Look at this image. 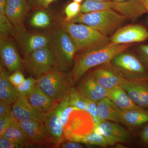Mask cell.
<instances>
[{"label":"cell","instance_id":"obj_1","mask_svg":"<svg viewBox=\"0 0 148 148\" xmlns=\"http://www.w3.org/2000/svg\"><path fill=\"white\" fill-rule=\"evenodd\" d=\"M133 45L110 43L103 47L79 53L75 56L73 69L69 74L72 82L79 81L90 69L110 63L115 56Z\"/></svg>","mask_w":148,"mask_h":148},{"label":"cell","instance_id":"obj_2","mask_svg":"<svg viewBox=\"0 0 148 148\" xmlns=\"http://www.w3.org/2000/svg\"><path fill=\"white\" fill-rule=\"evenodd\" d=\"M60 27L69 34L79 53L103 47L110 43L108 37L86 24L64 20Z\"/></svg>","mask_w":148,"mask_h":148},{"label":"cell","instance_id":"obj_3","mask_svg":"<svg viewBox=\"0 0 148 148\" xmlns=\"http://www.w3.org/2000/svg\"><path fill=\"white\" fill-rule=\"evenodd\" d=\"M127 20L125 17L114 11L103 10L86 13L81 12L70 21L86 24L108 36Z\"/></svg>","mask_w":148,"mask_h":148},{"label":"cell","instance_id":"obj_4","mask_svg":"<svg viewBox=\"0 0 148 148\" xmlns=\"http://www.w3.org/2000/svg\"><path fill=\"white\" fill-rule=\"evenodd\" d=\"M103 10L114 11L127 19H136L147 12L142 0H111L105 2L85 0L82 5V13Z\"/></svg>","mask_w":148,"mask_h":148},{"label":"cell","instance_id":"obj_5","mask_svg":"<svg viewBox=\"0 0 148 148\" xmlns=\"http://www.w3.org/2000/svg\"><path fill=\"white\" fill-rule=\"evenodd\" d=\"M36 84L40 88L54 101L61 102L71 88L69 74L61 70L51 71L38 77Z\"/></svg>","mask_w":148,"mask_h":148},{"label":"cell","instance_id":"obj_6","mask_svg":"<svg viewBox=\"0 0 148 148\" xmlns=\"http://www.w3.org/2000/svg\"><path fill=\"white\" fill-rule=\"evenodd\" d=\"M52 48L58 68L64 71L73 63L77 51L70 36L60 27L56 28L51 36Z\"/></svg>","mask_w":148,"mask_h":148},{"label":"cell","instance_id":"obj_7","mask_svg":"<svg viewBox=\"0 0 148 148\" xmlns=\"http://www.w3.org/2000/svg\"><path fill=\"white\" fill-rule=\"evenodd\" d=\"M22 64L31 75L36 78L53 70H60L51 45L33 51L24 57Z\"/></svg>","mask_w":148,"mask_h":148},{"label":"cell","instance_id":"obj_8","mask_svg":"<svg viewBox=\"0 0 148 148\" xmlns=\"http://www.w3.org/2000/svg\"><path fill=\"white\" fill-rule=\"evenodd\" d=\"M95 123L91 115L86 111L77 108L69 115L63 128L64 140L90 134L94 131Z\"/></svg>","mask_w":148,"mask_h":148},{"label":"cell","instance_id":"obj_9","mask_svg":"<svg viewBox=\"0 0 148 148\" xmlns=\"http://www.w3.org/2000/svg\"><path fill=\"white\" fill-rule=\"evenodd\" d=\"M110 63L121 75L148 80V72L143 63L132 53L123 51L115 56Z\"/></svg>","mask_w":148,"mask_h":148},{"label":"cell","instance_id":"obj_10","mask_svg":"<svg viewBox=\"0 0 148 148\" xmlns=\"http://www.w3.org/2000/svg\"><path fill=\"white\" fill-rule=\"evenodd\" d=\"M69 92L58 105L51 111L45 113L44 123L49 133L59 147L64 141L63 128L61 121V114L64 108L69 106Z\"/></svg>","mask_w":148,"mask_h":148},{"label":"cell","instance_id":"obj_11","mask_svg":"<svg viewBox=\"0 0 148 148\" xmlns=\"http://www.w3.org/2000/svg\"><path fill=\"white\" fill-rule=\"evenodd\" d=\"M29 138L32 146L56 147L57 144L46 128L43 122L34 121H18Z\"/></svg>","mask_w":148,"mask_h":148},{"label":"cell","instance_id":"obj_12","mask_svg":"<svg viewBox=\"0 0 148 148\" xmlns=\"http://www.w3.org/2000/svg\"><path fill=\"white\" fill-rule=\"evenodd\" d=\"M148 39V31L141 24L126 25L116 30L111 38L110 43L114 45L133 44Z\"/></svg>","mask_w":148,"mask_h":148},{"label":"cell","instance_id":"obj_13","mask_svg":"<svg viewBox=\"0 0 148 148\" xmlns=\"http://www.w3.org/2000/svg\"><path fill=\"white\" fill-rule=\"evenodd\" d=\"M30 9L27 0H7L5 14L16 34L27 31L24 21Z\"/></svg>","mask_w":148,"mask_h":148},{"label":"cell","instance_id":"obj_14","mask_svg":"<svg viewBox=\"0 0 148 148\" xmlns=\"http://www.w3.org/2000/svg\"><path fill=\"white\" fill-rule=\"evenodd\" d=\"M15 38L21 47L24 57L37 49L51 45V36L42 33L25 31L16 34Z\"/></svg>","mask_w":148,"mask_h":148},{"label":"cell","instance_id":"obj_15","mask_svg":"<svg viewBox=\"0 0 148 148\" xmlns=\"http://www.w3.org/2000/svg\"><path fill=\"white\" fill-rule=\"evenodd\" d=\"M93 131L103 135L110 146L127 142L130 137L129 132L119 124L106 121H101L95 126Z\"/></svg>","mask_w":148,"mask_h":148},{"label":"cell","instance_id":"obj_16","mask_svg":"<svg viewBox=\"0 0 148 148\" xmlns=\"http://www.w3.org/2000/svg\"><path fill=\"white\" fill-rule=\"evenodd\" d=\"M90 74L101 86L108 91L128 80L111 65L95 69Z\"/></svg>","mask_w":148,"mask_h":148},{"label":"cell","instance_id":"obj_17","mask_svg":"<svg viewBox=\"0 0 148 148\" xmlns=\"http://www.w3.org/2000/svg\"><path fill=\"white\" fill-rule=\"evenodd\" d=\"M14 117L18 121H34L43 122L45 113L34 108L29 103L27 97L20 96L12 107Z\"/></svg>","mask_w":148,"mask_h":148},{"label":"cell","instance_id":"obj_18","mask_svg":"<svg viewBox=\"0 0 148 148\" xmlns=\"http://www.w3.org/2000/svg\"><path fill=\"white\" fill-rule=\"evenodd\" d=\"M0 55L3 64L10 71L21 70L22 61L15 45L9 37L0 38Z\"/></svg>","mask_w":148,"mask_h":148},{"label":"cell","instance_id":"obj_19","mask_svg":"<svg viewBox=\"0 0 148 148\" xmlns=\"http://www.w3.org/2000/svg\"><path fill=\"white\" fill-rule=\"evenodd\" d=\"M69 105L87 112L91 115L95 126L101 122L98 116L97 103L91 101L77 88L71 87L69 91Z\"/></svg>","mask_w":148,"mask_h":148},{"label":"cell","instance_id":"obj_20","mask_svg":"<svg viewBox=\"0 0 148 148\" xmlns=\"http://www.w3.org/2000/svg\"><path fill=\"white\" fill-rule=\"evenodd\" d=\"M130 98L141 108H148V83L128 80L120 86Z\"/></svg>","mask_w":148,"mask_h":148},{"label":"cell","instance_id":"obj_21","mask_svg":"<svg viewBox=\"0 0 148 148\" xmlns=\"http://www.w3.org/2000/svg\"><path fill=\"white\" fill-rule=\"evenodd\" d=\"M79 80L77 88L91 101L97 103L108 96V90L101 86L90 73L83 76Z\"/></svg>","mask_w":148,"mask_h":148},{"label":"cell","instance_id":"obj_22","mask_svg":"<svg viewBox=\"0 0 148 148\" xmlns=\"http://www.w3.org/2000/svg\"><path fill=\"white\" fill-rule=\"evenodd\" d=\"M27 98L34 108L45 114L54 109L59 103L44 92L36 83L34 90Z\"/></svg>","mask_w":148,"mask_h":148},{"label":"cell","instance_id":"obj_23","mask_svg":"<svg viewBox=\"0 0 148 148\" xmlns=\"http://www.w3.org/2000/svg\"><path fill=\"white\" fill-rule=\"evenodd\" d=\"M98 116L103 121L121 123L120 109L108 97L102 98L97 103Z\"/></svg>","mask_w":148,"mask_h":148},{"label":"cell","instance_id":"obj_24","mask_svg":"<svg viewBox=\"0 0 148 148\" xmlns=\"http://www.w3.org/2000/svg\"><path fill=\"white\" fill-rule=\"evenodd\" d=\"M1 136L18 144L22 148L32 146L28 136L21 128L18 121L14 116Z\"/></svg>","mask_w":148,"mask_h":148},{"label":"cell","instance_id":"obj_25","mask_svg":"<svg viewBox=\"0 0 148 148\" xmlns=\"http://www.w3.org/2000/svg\"><path fill=\"white\" fill-rule=\"evenodd\" d=\"M8 74L1 64L0 67V100L13 104L20 97L16 87L11 83Z\"/></svg>","mask_w":148,"mask_h":148},{"label":"cell","instance_id":"obj_26","mask_svg":"<svg viewBox=\"0 0 148 148\" xmlns=\"http://www.w3.org/2000/svg\"><path fill=\"white\" fill-rule=\"evenodd\" d=\"M107 97L121 110L143 109L131 100L126 91L120 86L109 90Z\"/></svg>","mask_w":148,"mask_h":148},{"label":"cell","instance_id":"obj_27","mask_svg":"<svg viewBox=\"0 0 148 148\" xmlns=\"http://www.w3.org/2000/svg\"><path fill=\"white\" fill-rule=\"evenodd\" d=\"M121 123L130 125L138 126L148 123V111L143 109L121 110Z\"/></svg>","mask_w":148,"mask_h":148},{"label":"cell","instance_id":"obj_28","mask_svg":"<svg viewBox=\"0 0 148 148\" xmlns=\"http://www.w3.org/2000/svg\"><path fill=\"white\" fill-rule=\"evenodd\" d=\"M70 141L102 147L110 146L106 138L103 135L94 131L88 135L75 137Z\"/></svg>","mask_w":148,"mask_h":148},{"label":"cell","instance_id":"obj_29","mask_svg":"<svg viewBox=\"0 0 148 148\" xmlns=\"http://www.w3.org/2000/svg\"><path fill=\"white\" fill-rule=\"evenodd\" d=\"M30 24L34 28L42 29L51 24V17L49 14L43 10H38L33 14L30 18Z\"/></svg>","mask_w":148,"mask_h":148},{"label":"cell","instance_id":"obj_30","mask_svg":"<svg viewBox=\"0 0 148 148\" xmlns=\"http://www.w3.org/2000/svg\"><path fill=\"white\" fill-rule=\"evenodd\" d=\"M16 34L14 27L5 14V8H0V38L10 36L15 38Z\"/></svg>","mask_w":148,"mask_h":148},{"label":"cell","instance_id":"obj_31","mask_svg":"<svg viewBox=\"0 0 148 148\" xmlns=\"http://www.w3.org/2000/svg\"><path fill=\"white\" fill-rule=\"evenodd\" d=\"M36 83V79L32 77H29L16 87V90L20 96L27 97L34 90Z\"/></svg>","mask_w":148,"mask_h":148},{"label":"cell","instance_id":"obj_32","mask_svg":"<svg viewBox=\"0 0 148 148\" xmlns=\"http://www.w3.org/2000/svg\"><path fill=\"white\" fill-rule=\"evenodd\" d=\"M82 5L73 1L69 4L65 9L66 18L64 20L70 21L81 12Z\"/></svg>","mask_w":148,"mask_h":148},{"label":"cell","instance_id":"obj_33","mask_svg":"<svg viewBox=\"0 0 148 148\" xmlns=\"http://www.w3.org/2000/svg\"><path fill=\"white\" fill-rule=\"evenodd\" d=\"M8 79L14 87H16L21 84L26 79L24 75L20 70L13 72V73L9 76Z\"/></svg>","mask_w":148,"mask_h":148},{"label":"cell","instance_id":"obj_34","mask_svg":"<svg viewBox=\"0 0 148 148\" xmlns=\"http://www.w3.org/2000/svg\"><path fill=\"white\" fill-rule=\"evenodd\" d=\"M76 107H73V106H67L65 108H64L63 110L61 112V125H62V128H64L65 127L68 119H69V115L71 113V112L74 110L75 109L77 108Z\"/></svg>","mask_w":148,"mask_h":148},{"label":"cell","instance_id":"obj_35","mask_svg":"<svg viewBox=\"0 0 148 148\" xmlns=\"http://www.w3.org/2000/svg\"><path fill=\"white\" fill-rule=\"evenodd\" d=\"M13 116L12 114L9 115L0 117V136L3 135Z\"/></svg>","mask_w":148,"mask_h":148},{"label":"cell","instance_id":"obj_36","mask_svg":"<svg viewBox=\"0 0 148 148\" xmlns=\"http://www.w3.org/2000/svg\"><path fill=\"white\" fill-rule=\"evenodd\" d=\"M138 50L142 61L148 67V45L139 46Z\"/></svg>","mask_w":148,"mask_h":148},{"label":"cell","instance_id":"obj_37","mask_svg":"<svg viewBox=\"0 0 148 148\" xmlns=\"http://www.w3.org/2000/svg\"><path fill=\"white\" fill-rule=\"evenodd\" d=\"M0 148H22L18 144L13 143L4 136L0 137Z\"/></svg>","mask_w":148,"mask_h":148},{"label":"cell","instance_id":"obj_38","mask_svg":"<svg viewBox=\"0 0 148 148\" xmlns=\"http://www.w3.org/2000/svg\"><path fill=\"white\" fill-rule=\"evenodd\" d=\"M12 114L11 104L5 101H0V117L9 115Z\"/></svg>","mask_w":148,"mask_h":148},{"label":"cell","instance_id":"obj_39","mask_svg":"<svg viewBox=\"0 0 148 148\" xmlns=\"http://www.w3.org/2000/svg\"><path fill=\"white\" fill-rule=\"evenodd\" d=\"M44 0H27L31 9H39L42 7L43 3Z\"/></svg>","mask_w":148,"mask_h":148},{"label":"cell","instance_id":"obj_40","mask_svg":"<svg viewBox=\"0 0 148 148\" xmlns=\"http://www.w3.org/2000/svg\"><path fill=\"white\" fill-rule=\"evenodd\" d=\"M77 142L71 141L67 143H61L60 146V148H84L83 146Z\"/></svg>","mask_w":148,"mask_h":148},{"label":"cell","instance_id":"obj_41","mask_svg":"<svg viewBox=\"0 0 148 148\" xmlns=\"http://www.w3.org/2000/svg\"><path fill=\"white\" fill-rule=\"evenodd\" d=\"M140 137L143 143L148 145V124L142 130Z\"/></svg>","mask_w":148,"mask_h":148},{"label":"cell","instance_id":"obj_42","mask_svg":"<svg viewBox=\"0 0 148 148\" xmlns=\"http://www.w3.org/2000/svg\"><path fill=\"white\" fill-rule=\"evenodd\" d=\"M55 1L56 0H44L43 3L42 8H47L51 3Z\"/></svg>","mask_w":148,"mask_h":148},{"label":"cell","instance_id":"obj_43","mask_svg":"<svg viewBox=\"0 0 148 148\" xmlns=\"http://www.w3.org/2000/svg\"><path fill=\"white\" fill-rule=\"evenodd\" d=\"M142 1L145 8L146 10L148 12V0H142Z\"/></svg>","mask_w":148,"mask_h":148},{"label":"cell","instance_id":"obj_44","mask_svg":"<svg viewBox=\"0 0 148 148\" xmlns=\"http://www.w3.org/2000/svg\"><path fill=\"white\" fill-rule=\"evenodd\" d=\"M73 1L76 2L81 3L83 1V0H73Z\"/></svg>","mask_w":148,"mask_h":148},{"label":"cell","instance_id":"obj_45","mask_svg":"<svg viewBox=\"0 0 148 148\" xmlns=\"http://www.w3.org/2000/svg\"><path fill=\"white\" fill-rule=\"evenodd\" d=\"M94 1L98 2H105L108 1H111V0H94Z\"/></svg>","mask_w":148,"mask_h":148},{"label":"cell","instance_id":"obj_46","mask_svg":"<svg viewBox=\"0 0 148 148\" xmlns=\"http://www.w3.org/2000/svg\"><path fill=\"white\" fill-rule=\"evenodd\" d=\"M114 1H125V0H114Z\"/></svg>","mask_w":148,"mask_h":148},{"label":"cell","instance_id":"obj_47","mask_svg":"<svg viewBox=\"0 0 148 148\" xmlns=\"http://www.w3.org/2000/svg\"><path fill=\"white\" fill-rule=\"evenodd\" d=\"M147 23H148V19L147 20Z\"/></svg>","mask_w":148,"mask_h":148}]
</instances>
